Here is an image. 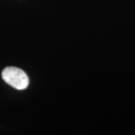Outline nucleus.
Returning a JSON list of instances; mask_svg holds the SVG:
<instances>
[{
    "mask_svg": "<svg viewBox=\"0 0 135 135\" xmlns=\"http://www.w3.org/2000/svg\"><path fill=\"white\" fill-rule=\"evenodd\" d=\"M2 77L5 83L18 90L25 89L29 85L28 76L18 68H5L2 72Z\"/></svg>",
    "mask_w": 135,
    "mask_h": 135,
    "instance_id": "f257e3e1",
    "label": "nucleus"
}]
</instances>
